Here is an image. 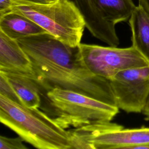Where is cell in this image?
I'll return each instance as SVG.
<instances>
[{"instance_id": "cell-17", "label": "cell", "mask_w": 149, "mask_h": 149, "mask_svg": "<svg viewBox=\"0 0 149 149\" xmlns=\"http://www.w3.org/2000/svg\"><path fill=\"white\" fill-rule=\"evenodd\" d=\"M145 117H146V120H149V94H148V95L147 97V100L146 101V103H145V105H144V107L143 108V109L142 111V112Z\"/></svg>"}, {"instance_id": "cell-4", "label": "cell", "mask_w": 149, "mask_h": 149, "mask_svg": "<svg viewBox=\"0 0 149 149\" xmlns=\"http://www.w3.org/2000/svg\"><path fill=\"white\" fill-rule=\"evenodd\" d=\"M9 11L29 17L48 33L69 46L76 47L81 43L85 22L69 0H11Z\"/></svg>"}, {"instance_id": "cell-12", "label": "cell", "mask_w": 149, "mask_h": 149, "mask_svg": "<svg viewBox=\"0 0 149 149\" xmlns=\"http://www.w3.org/2000/svg\"><path fill=\"white\" fill-rule=\"evenodd\" d=\"M0 72L6 77L23 105L31 108L41 107L42 88L36 80L18 73Z\"/></svg>"}, {"instance_id": "cell-7", "label": "cell", "mask_w": 149, "mask_h": 149, "mask_svg": "<svg viewBox=\"0 0 149 149\" xmlns=\"http://www.w3.org/2000/svg\"><path fill=\"white\" fill-rule=\"evenodd\" d=\"M108 80L119 109L142 112L149 94V65L120 71Z\"/></svg>"}, {"instance_id": "cell-18", "label": "cell", "mask_w": 149, "mask_h": 149, "mask_svg": "<svg viewBox=\"0 0 149 149\" xmlns=\"http://www.w3.org/2000/svg\"><path fill=\"white\" fill-rule=\"evenodd\" d=\"M139 5L143 6L149 13V0H139Z\"/></svg>"}, {"instance_id": "cell-16", "label": "cell", "mask_w": 149, "mask_h": 149, "mask_svg": "<svg viewBox=\"0 0 149 149\" xmlns=\"http://www.w3.org/2000/svg\"><path fill=\"white\" fill-rule=\"evenodd\" d=\"M11 0H0V15L9 11ZM36 1H45L44 0H31Z\"/></svg>"}, {"instance_id": "cell-8", "label": "cell", "mask_w": 149, "mask_h": 149, "mask_svg": "<svg viewBox=\"0 0 149 149\" xmlns=\"http://www.w3.org/2000/svg\"><path fill=\"white\" fill-rule=\"evenodd\" d=\"M0 71L20 74L38 82L32 62L18 41L0 31Z\"/></svg>"}, {"instance_id": "cell-10", "label": "cell", "mask_w": 149, "mask_h": 149, "mask_svg": "<svg viewBox=\"0 0 149 149\" xmlns=\"http://www.w3.org/2000/svg\"><path fill=\"white\" fill-rule=\"evenodd\" d=\"M0 31L16 40L47 33L29 17L13 11L0 15Z\"/></svg>"}, {"instance_id": "cell-19", "label": "cell", "mask_w": 149, "mask_h": 149, "mask_svg": "<svg viewBox=\"0 0 149 149\" xmlns=\"http://www.w3.org/2000/svg\"><path fill=\"white\" fill-rule=\"evenodd\" d=\"M46 2H52V1H55V0H44Z\"/></svg>"}, {"instance_id": "cell-15", "label": "cell", "mask_w": 149, "mask_h": 149, "mask_svg": "<svg viewBox=\"0 0 149 149\" xmlns=\"http://www.w3.org/2000/svg\"><path fill=\"white\" fill-rule=\"evenodd\" d=\"M24 140L19 136L17 137L10 138L0 136V149H27L23 143Z\"/></svg>"}, {"instance_id": "cell-14", "label": "cell", "mask_w": 149, "mask_h": 149, "mask_svg": "<svg viewBox=\"0 0 149 149\" xmlns=\"http://www.w3.org/2000/svg\"><path fill=\"white\" fill-rule=\"evenodd\" d=\"M0 95H3L13 102L23 104L6 77L1 72H0Z\"/></svg>"}, {"instance_id": "cell-2", "label": "cell", "mask_w": 149, "mask_h": 149, "mask_svg": "<svg viewBox=\"0 0 149 149\" xmlns=\"http://www.w3.org/2000/svg\"><path fill=\"white\" fill-rule=\"evenodd\" d=\"M0 121L24 141L39 149L73 148L66 130L45 112L0 95Z\"/></svg>"}, {"instance_id": "cell-1", "label": "cell", "mask_w": 149, "mask_h": 149, "mask_svg": "<svg viewBox=\"0 0 149 149\" xmlns=\"http://www.w3.org/2000/svg\"><path fill=\"white\" fill-rule=\"evenodd\" d=\"M17 41L32 62L41 91L66 89L116 105L109 80L87 68L79 45L69 46L48 33Z\"/></svg>"}, {"instance_id": "cell-3", "label": "cell", "mask_w": 149, "mask_h": 149, "mask_svg": "<svg viewBox=\"0 0 149 149\" xmlns=\"http://www.w3.org/2000/svg\"><path fill=\"white\" fill-rule=\"evenodd\" d=\"M41 93L43 110L63 129L110 122L119 108L74 91L54 88Z\"/></svg>"}, {"instance_id": "cell-6", "label": "cell", "mask_w": 149, "mask_h": 149, "mask_svg": "<svg viewBox=\"0 0 149 149\" xmlns=\"http://www.w3.org/2000/svg\"><path fill=\"white\" fill-rule=\"evenodd\" d=\"M79 46L87 68L95 75L107 80L120 71L149 65L132 45L118 48L80 43Z\"/></svg>"}, {"instance_id": "cell-11", "label": "cell", "mask_w": 149, "mask_h": 149, "mask_svg": "<svg viewBox=\"0 0 149 149\" xmlns=\"http://www.w3.org/2000/svg\"><path fill=\"white\" fill-rule=\"evenodd\" d=\"M128 22L132 32V45L149 63V13L138 5Z\"/></svg>"}, {"instance_id": "cell-9", "label": "cell", "mask_w": 149, "mask_h": 149, "mask_svg": "<svg viewBox=\"0 0 149 149\" xmlns=\"http://www.w3.org/2000/svg\"><path fill=\"white\" fill-rule=\"evenodd\" d=\"M79 10L86 27L96 38L109 46L118 47L119 40L116 30L111 28L103 19L94 0H69Z\"/></svg>"}, {"instance_id": "cell-13", "label": "cell", "mask_w": 149, "mask_h": 149, "mask_svg": "<svg viewBox=\"0 0 149 149\" xmlns=\"http://www.w3.org/2000/svg\"><path fill=\"white\" fill-rule=\"evenodd\" d=\"M105 22L112 29L120 22L128 21L136 5L132 0H94Z\"/></svg>"}, {"instance_id": "cell-5", "label": "cell", "mask_w": 149, "mask_h": 149, "mask_svg": "<svg viewBox=\"0 0 149 149\" xmlns=\"http://www.w3.org/2000/svg\"><path fill=\"white\" fill-rule=\"evenodd\" d=\"M73 148L143 149L149 145V127L125 129L105 122L69 130Z\"/></svg>"}]
</instances>
